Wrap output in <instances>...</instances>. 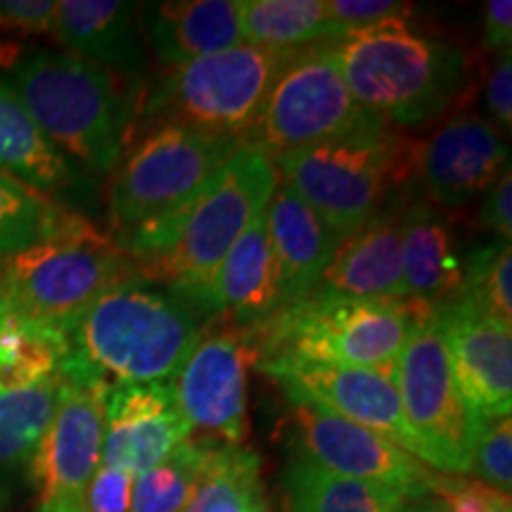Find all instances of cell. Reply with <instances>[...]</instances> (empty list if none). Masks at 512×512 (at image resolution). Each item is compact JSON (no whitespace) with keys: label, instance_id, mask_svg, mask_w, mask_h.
I'll use <instances>...</instances> for the list:
<instances>
[{"label":"cell","instance_id":"cell-1","mask_svg":"<svg viewBox=\"0 0 512 512\" xmlns=\"http://www.w3.org/2000/svg\"><path fill=\"white\" fill-rule=\"evenodd\" d=\"M278 171L264 152L238 145L207 185L171 221L117 240L131 261L133 278L178 297L200 294L230 247L242 238L271 200Z\"/></svg>","mask_w":512,"mask_h":512},{"label":"cell","instance_id":"cell-2","mask_svg":"<svg viewBox=\"0 0 512 512\" xmlns=\"http://www.w3.org/2000/svg\"><path fill=\"white\" fill-rule=\"evenodd\" d=\"M202 313L164 287L128 278L88 306L67 332L60 373L124 384L169 382L200 342Z\"/></svg>","mask_w":512,"mask_h":512},{"label":"cell","instance_id":"cell-3","mask_svg":"<svg viewBox=\"0 0 512 512\" xmlns=\"http://www.w3.org/2000/svg\"><path fill=\"white\" fill-rule=\"evenodd\" d=\"M8 83L69 162L95 174L117 169L136 114L117 74L67 50H31L10 62Z\"/></svg>","mask_w":512,"mask_h":512},{"label":"cell","instance_id":"cell-4","mask_svg":"<svg viewBox=\"0 0 512 512\" xmlns=\"http://www.w3.org/2000/svg\"><path fill=\"white\" fill-rule=\"evenodd\" d=\"M330 50L358 105L384 126L439 119L467 79L463 50L422 36L408 24L339 38Z\"/></svg>","mask_w":512,"mask_h":512},{"label":"cell","instance_id":"cell-5","mask_svg":"<svg viewBox=\"0 0 512 512\" xmlns=\"http://www.w3.org/2000/svg\"><path fill=\"white\" fill-rule=\"evenodd\" d=\"M128 278L131 261L117 240L72 211H64L48 238L0 264L5 304L24 320L64 335L95 299Z\"/></svg>","mask_w":512,"mask_h":512},{"label":"cell","instance_id":"cell-6","mask_svg":"<svg viewBox=\"0 0 512 512\" xmlns=\"http://www.w3.org/2000/svg\"><path fill=\"white\" fill-rule=\"evenodd\" d=\"M415 159L418 147L380 124L285 152L273 166L344 242L380 214L389 190L415 171Z\"/></svg>","mask_w":512,"mask_h":512},{"label":"cell","instance_id":"cell-7","mask_svg":"<svg viewBox=\"0 0 512 512\" xmlns=\"http://www.w3.org/2000/svg\"><path fill=\"white\" fill-rule=\"evenodd\" d=\"M297 50L242 46L164 69L136 110L242 143L259 119L275 79Z\"/></svg>","mask_w":512,"mask_h":512},{"label":"cell","instance_id":"cell-8","mask_svg":"<svg viewBox=\"0 0 512 512\" xmlns=\"http://www.w3.org/2000/svg\"><path fill=\"white\" fill-rule=\"evenodd\" d=\"M413 304L394 299L309 297L252 328L266 358L297 356L394 375L413 323Z\"/></svg>","mask_w":512,"mask_h":512},{"label":"cell","instance_id":"cell-9","mask_svg":"<svg viewBox=\"0 0 512 512\" xmlns=\"http://www.w3.org/2000/svg\"><path fill=\"white\" fill-rule=\"evenodd\" d=\"M235 147V140L183 124H157L133 140L110 185V216L119 240L174 219Z\"/></svg>","mask_w":512,"mask_h":512},{"label":"cell","instance_id":"cell-10","mask_svg":"<svg viewBox=\"0 0 512 512\" xmlns=\"http://www.w3.org/2000/svg\"><path fill=\"white\" fill-rule=\"evenodd\" d=\"M413 323L394 368L401 411L427 467L465 475L484 420L467 406L453 380L439 313L413 306Z\"/></svg>","mask_w":512,"mask_h":512},{"label":"cell","instance_id":"cell-11","mask_svg":"<svg viewBox=\"0 0 512 512\" xmlns=\"http://www.w3.org/2000/svg\"><path fill=\"white\" fill-rule=\"evenodd\" d=\"M380 124L351 95L330 43H320L290 57L240 145L264 152L273 162L285 152Z\"/></svg>","mask_w":512,"mask_h":512},{"label":"cell","instance_id":"cell-12","mask_svg":"<svg viewBox=\"0 0 512 512\" xmlns=\"http://www.w3.org/2000/svg\"><path fill=\"white\" fill-rule=\"evenodd\" d=\"M105 396L100 382L62 375L55 415L29 463L38 512H86L102 460Z\"/></svg>","mask_w":512,"mask_h":512},{"label":"cell","instance_id":"cell-13","mask_svg":"<svg viewBox=\"0 0 512 512\" xmlns=\"http://www.w3.org/2000/svg\"><path fill=\"white\" fill-rule=\"evenodd\" d=\"M290 420L297 430V453L332 475L392 489L408 501L432 494L437 475L382 434L302 399H290Z\"/></svg>","mask_w":512,"mask_h":512},{"label":"cell","instance_id":"cell-14","mask_svg":"<svg viewBox=\"0 0 512 512\" xmlns=\"http://www.w3.org/2000/svg\"><path fill=\"white\" fill-rule=\"evenodd\" d=\"M259 361L252 330L202 335L174 375L176 403L192 430H204L223 444L240 446L247 437V373Z\"/></svg>","mask_w":512,"mask_h":512},{"label":"cell","instance_id":"cell-15","mask_svg":"<svg viewBox=\"0 0 512 512\" xmlns=\"http://www.w3.org/2000/svg\"><path fill=\"white\" fill-rule=\"evenodd\" d=\"M261 370L280 382L287 399L316 403L339 418L382 434L422 463L418 441L403 418L394 375L306 361L297 356L266 358Z\"/></svg>","mask_w":512,"mask_h":512},{"label":"cell","instance_id":"cell-16","mask_svg":"<svg viewBox=\"0 0 512 512\" xmlns=\"http://www.w3.org/2000/svg\"><path fill=\"white\" fill-rule=\"evenodd\" d=\"M510 150L501 131L479 114H458L418 147L415 171L439 207H465L510 169Z\"/></svg>","mask_w":512,"mask_h":512},{"label":"cell","instance_id":"cell-17","mask_svg":"<svg viewBox=\"0 0 512 512\" xmlns=\"http://www.w3.org/2000/svg\"><path fill=\"white\" fill-rule=\"evenodd\" d=\"M190 434L171 380L114 387L105 396L100 465L138 477L169 458Z\"/></svg>","mask_w":512,"mask_h":512},{"label":"cell","instance_id":"cell-18","mask_svg":"<svg viewBox=\"0 0 512 512\" xmlns=\"http://www.w3.org/2000/svg\"><path fill=\"white\" fill-rule=\"evenodd\" d=\"M453 380L467 406L482 420L512 413L510 325L482 316L467 304L439 309Z\"/></svg>","mask_w":512,"mask_h":512},{"label":"cell","instance_id":"cell-19","mask_svg":"<svg viewBox=\"0 0 512 512\" xmlns=\"http://www.w3.org/2000/svg\"><path fill=\"white\" fill-rule=\"evenodd\" d=\"M192 306L202 316L226 318L235 330H252L280 311L278 268L266 233V211L230 247Z\"/></svg>","mask_w":512,"mask_h":512},{"label":"cell","instance_id":"cell-20","mask_svg":"<svg viewBox=\"0 0 512 512\" xmlns=\"http://www.w3.org/2000/svg\"><path fill=\"white\" fill-rule=\"evenodd\" d=\"M465 256L446 214L430 202L401 209L403 299L439 311L456 304L465 283Z\"/></svg>","mask_w":512,"mask_h":512},{"label":"cell","instance_id":"cell-21","mask_svg":"<svg viewBox=\"0 0 512 512\" xmlns=\"http://www.w3.org/2000/svg\"><path fill=\"white\" fill-rule=\"evenodd\" d=\"M266 233L278 268L280 311L311 297L339 240L290 185L278 181L266 207Z\"/></svg>","mask_w":512,"mask_h":512},{"label":"cell","instance_id":"cell-22","mask_svg":"<svg viewBox=\"0 0 512 512\" xmlns=\"http://www.w3.org/2000/svg\"><path fill=\"white\" fill-rule=\"evenodd\" d=\"M140 31L164 69L242 46L240 0H164L140 10Z\"/></svg>","mask_w":512,"mask_h":512},{"label":"cell","instance_id":"cell-23","mask_svg":"<svg viewBox=\"0 0 512 512\" xmlns=\"http://www.w3.org/2000/svg\"><path fill=\"white\" fill-rule=\"evenodd\" d=\"M311 297L403 302L401 209H382L351 238L339 242Z\"/></svg>","mask_w":512,"mask_h":512},{"label":"cell","instance_id":"cell-24","mask_svg":"<svg viewBox=\"0 0 512 512\" xmlns=\"http://www.w3.org/2000/svg\"><path fill=\"white\" fill-rule=\"evenodd\" d=\"M138 5L121 0H60L53 36L81 60L112 74H140L145 62Z\"/></svg>","mask_w":512,"mask_h":512},{"label":"cell","instance_id":"cell-25","mask_svg":"<svg viewBox=\"0 0 512 512\" xmlns=\"http://www.w3.org/2000/svg\"><path fill=\"white\" fill-rule=\"evenodd\" d=\"M0 171L48 200L81 185L74 162L50 143L5 79H0Z\"/></svg>","mask_w":512,"mask_h":512},{"label":"cell","instance_id":"cell-26","mask_svg":"<svg viewBox=\"0 0 512 512\" xmlns=\"http://www.w3.org/2000/svg\"><path fill=\"white\" fill-rule=\"evenodd\" d=\"M287 512H403L408 498L392 489L332 475L297 453L285 472Z\"/></svg>","mask_w":512,"mask_h":512},{"label":"cell","instance_id":"cell-27","mask_svg":"<svg viewBox=\"0 0 512 512\" xmlns=\"http://www.w3.org/2000/svg\"><path fill=\"white\" fill-rule=\"evenodd\" d=\"M240 29L245 43L268 50L335 41L325 0H240Z\"/></svg>","mask_w":512,"mask_h":512},{"label":"cell","instance_id":"cell-28","mask_svg":"<svg viewBox=\"0 0 512 512\" xmlns=\"http://www.w3.org/2000/svg\"><path fill=\"white\" fill-rule=\"evenodd\" d=\"M183 512H268L259 456L242 446L211 441Z\"/></svg>","mask_w":512,"mask_h":512},{"label":"cell","instance_id":"cell-29","mask_svg":"<svg viewBox=\"0 0 512 512\" xmlns=\"http://www.w3.org/2000/svg\"><path fill=\"white\" fill-rule=\"evenodd\" d=\"M60 389V370L29 387L0 389V472L31 463L55 415Z\"/></svg>","mask_w":512,"mask_h":512},{"label":"cell","instance_id":"cell-30","mask_svg":"<svg viewBox=\"0 0 512 512\" xmlns=\"http://www.w3.org/2000/svg\"><path fill=\"white\" fill-rule=\"evenodd\" d=\"M211 441L185 439L169 458L133 479L131 512H183L188 505Z\"/></svg>","mask_w":512,"mask_h":512},{"label":"cell","instance_id":"cell-31","mask_svg":"<svg viewBox=\"0 0 512 512\" xmlns=\"http://www.w3.org/2000/svg\"><path fill=\"white\" fill-rule=\"evenodd\" d=\"M64 211L41 192L0 171V259L48 238Z\"/></svg>","mask_w":512,"mask_h":512},{"label":"cell","instance_id":"cell-32","mask_svg":"<svg viewBox=\"0 0 512 512\" xmlns=\"http://www.w3.org/2000/svg\"><path fill=\"white\" fill-rule=\"evenodd\" d=\"M512 252L510 242L494 240L465 256L460 304L498 323H512Z\"/></svg>","mask_w":512,"mask_h":512},{"label":"cell","instance_id":"cell-33","mask_svg":"<svg viewBox=\"0 0 512 512\" xmlns=\"http://www.w3.org/2000/svg\"><path fill=\"white\" fill-rule=\"evenodd\" d=\"M325 3L335 29V41L389 24H408L413 15V5L399 0H325Z\"/></svg>","mask_w":512,"mask_h":512},{"label":"cell","instance_id":"cell-34","mask_svg":"<svg viewBox=\"0 0 512 512\" xmlns=\"http://www.w3.org/2000/svg\"><path fill=\"white\" fill-rule=\"evenodd\" d=\"M472 470L484 479V484L510 494L512 486V422L505 418L484 420L479 430Z\"/></svg>","mask_w":512,"mask_h":512},{"label":"cell","instance_id":"cell-35","mask_svg":"<svg viewBox=\"0 0 512 512\" xmlns=\"http://www.w3.org/2000/svg\"><path fill=\"white\" fill-rule=\"evenodd\" d=\"M432 494L439 496L444 512H512L510 494H503L484 482L434 477Z\"/></svg>","mask_w":512,"mask_h":512},{"label":"cell","instance_id":"cell-36","mask_svg":"<svg viewBox=\"0 0 512 512\" xmlns=\"http://www.w3.org/2000/svg\"><path fill=\"white\" fill-rule=\"evenodd\" d=\"M55 0H0V29L24 36L53 34Z\"/></svg>","mask_w":512,"mask_h":512},{"label":"cell","instance_id":"cell-37","mask_svg":"<svg viewBox=\"0 0 512 512\" xmlns=\"http://www.w3.org/2000/svg\"><path fill=\"white\" fill-rule=\"evenodd\" d=\"M133 475L100 465L86 494V512H131Z\"/></svg>","mask_w":512,"mask_h":512},{"label":"cell","instance_id":"cell-38","mask_svg":"<svg viewBox=\"0 0 512 512\" xmlns=\"http://www.w3.org/2000/svg\"><path fill=\"white\" fill-rule=\"evenodd\" d=\"M484 105L486 112L496 121V128L510 131L512 126V62L510 50L498 53V60L486 76L484 83Z\"/></svg>","mask_w":512,"mask_h":512},{"label":"cell","instance_id":"cell-39","mask_svg":"<svg viewBox=\"0 0 512 512\" xmlns=\"http://www.w3.org/2000/svg\"><path fill=\"white\" fill-rule=\"evenodd\" d=\"M479 223L491 230L496 240H512V176L510 169L484 192L482 209H479Z\"/></svg>","mask_w":512,"mask_h":512},{"label":"cell","instance_id":"cell-40","mask_svg":"<svg viewBox=\"0 0 512 512\" xmlns=\"http://www.w3.org/2000/svg\"><path fill=\"white\" fill-rule=\"evenodd\" d=\"M482 34L489 48L498 53L510 50L512 43V3L510 0H489L482 10Z\"/></svg>","mask_w":512,"mask_h":512},{"label":"cell","instance_id":"cell-41","mask_svg":"<svg viewBox=\"0 0 512 512\" xmlns=\"http://www.w3.org/2000/svg\"><path fill=\"white\" fill-rule=\"evenodd\" d=\"M29 320L17 316L8 304H0V370H5L15 361L24 337H27Z\"/></svg>","mask_w":512,"mask_h":512},{"label":"cell","instance_id":"cell-42","mask_svg":"<svg viewBox=\"0 0 512 512\" xmlns=\"http://www.w3.org/2000/svg\"><path fill=\"white\" fill-rule=\"evenodd\" d=\"M403 512H444L439 501H430V498H413L406 503Z\"/></svg>","mask_w":512,"mask_h":512},{"label":"cell","instance_id":"cell-43","mask_svg":"<svg viewBox=\"0 0 512 512\" xmlns=\"http://www.w3.org/2000/svg\"><path fill=\"white\" fill-rule=\"evenodd\" d=\"M10 501V494H8V486H5L3 479H0V512H3L5 505Z\"/></svg>","mask_w":512,"mask_h":512},{"label":"cell","instance_id":"cell-44","mask_svg":"<svg viewBox=\"0 0 512 512\" xmlns=\"http://www.w3.org/2000/svg\"><path fill=\"white\" fill-rule=\"evenodd\" d=\"M0 304H5V297H3V283H0Z\"/></svg>","mask_w":512,"mask_h":512}]
</instances>
